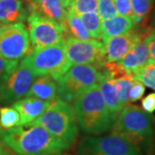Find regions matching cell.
Masks as SVG:
<instances>
[{
  "label": "cell",
  "mask_w": 155,
  "mask_h": 155,
  "mask_svg": "<svg viewBox=\"0 0 155 155\" xmlns=\"http://www.w3.org/2000/svg\"><path fill=\"white\" fill-rule=\"evenodd\" d=\"M97 12L99 16L101 22L117 16L113 0H97Z\"/></svg>",
  "instance_id": "obj_25"
},
{
  "label": "cell",
  "mask_w": 155,
  "mask_h": 155,
  "mask_svg": "<svg viewBox=\"0 0 155 155\" xmlns=\"http://www.w3.org/2000/svg\"><path fill=\"white\" fill-rule=\"evenodd\" d=\"M35 78V76L29 69L18 64L11 75L0 84L2 103L9 104L26 97Z\"/></svg>",
  "instance_id": "obj_11"
},
{
  "label": "cell",
  "mask_w": 155,
  "mask_h": 155,
  "mask_svg": "<svg viewBox=\"0 0 155 155\" xmlns=\"http://www.w3.org/2000/svg\"><path fill=\"white\" fill-rule=\"evenodd\" d=\"M144 38L138 41L122 59L116 62L131 73L151 61L148 48L145 42Z\"/></svg>",
  "instance_id": "obj_14"
},
{
  "label": "cell",
  "mask_w": 155,
  "mask_h": 155,
  "mask_svg": "<svg viewBox=\"0 0 155 155\" xmlns=\"http://www.w3.org/2000/svg\"><path fill=\"white\" fill-rule=\"evenodd\" d=\"M154 0H131L134 21L136 25L142 22L153 9Z\"/></svg>",
  "instance_id": "obj_24"
},
{
  "label": "cell",
  "mask_w": 155,
  "mask_h": 155,
  "mask_svg": "<svg viewBox=\"0 0 155 155\" xmlns=\"http://www.w3.org/2000/svg\"><path fill=\"white\" fill-rule=\"evenodd\" d=\"M54 155H67V154H62V153H59V154H54Z\"/></svg>",
  "instance_id": "obj_38"
},
{
  "label": "cell",
  "mask_w": 155,
  "mask_h": 155,
  "mask_svg": "<svg viewBox=\"0 0 155 155\" xmlns=\"http://www.w3.org/2000/svg\"><path fill=\"white\" fill-rule=\"evenodd\" d=\"M61 3L63 4L64 7H65V8L67 10V9L70 7V5H71V4H72L73 0H61Z\"/></svg>",
  "instance_id": "obj_33"
},
{
  "label": "cell",
  "mask_w": 155,
  "mask_h": 155,
  "mask_svg": "<svg viewBox=\"0 0 155 155\" xmlns=\"http://www.w3.org/2000/svg\"><path fill=\"white\" fill-rule=\"evenodd\" d=\"M31 50L28 31L23 22L5 24L0 30V56L19 61Z\"/></svg>",
  "instance_id": "obj_10"
},
{
  "label": "cell",
  "mask_w": 155,
  "mask_h": 155,
  "mask_svg": "<svg viewBox=\"0 0 155 155\" xmlns=\"http://www.w3.org/2000/svg\"><path fill=\"white\" fill-rule=\"evenodd\" d=\"M21 117L18 111L13 107L0 108V127L3 130L20 126Z\"/></svg>",
  "instance_id": "obj_23"
},
{
  "label": "cell",
  "mask_w": 155,
  "mask_h": 155,
  "mask_svg": "<svg viewBox=\"0 0 155 155\" xmlns=\"http://www.w3.org/2000/svg\"><path fill=\"white\" fill-rule=\"evenodd\" d=\"M26 97H34L41 100L53 102L57 97L56 81L49 75L35 78Z\"/></svg>",
  "instance_id": "obj_18"
},
{
  "label": "cell",
  "mask_w": 155,
  "mask_h": 155,
  "mask_svg": "<svg viewBox=\"0 0 155 155\" xmlns=\"http://www.w3.org/2000/svg\"><path fill=\"white\" fill-rule=\"evenodd\" d=\"M144 41L147 46L151 61H155V32L151 31L148 34H147Z\"/></svg>",
  "instance_id": "obj_31"
},
{
  "label": "cell",
  "mask_w": 155,
  "mask_h": 155,
  "mask_svg": "<svg viewBox=\"0 0 155 155\" xmlns=\"http://www.w3.org/2000/svg\"><path fill=\"white\" fill-rule=\"evenodd\" d=\"M27 20L29 40L31 47L35 49L43 48L65 41L67 35L65 28L39 11L30 12Z\"/></svg>",
  "instance_id": "obj_8"
},
{
  "label": "cell",
  "mask_w": 155,
  "mask_h": 155,
  "mask_svg": "<svg viewBox=\"0 0 155 155\" xmlns=\"http://www.w3.org/2000/svg\"><path fill=\"white\" fill-rule=\"evenodd\" d=\"M19 1H21L22 4L27 7V10L29 13L34 11L35 0H19Z\"/></svg>",
  "instance_id": "obj_32"
},
{
  "label": "cell",
  "mask_w": 155,
  "mask_h": 155,
  "mask_svg": "<svg viewBox=\"0 0 155 155\" xmlns=\"http://www.w3.org/2000/svg\"><path fill=\"white\" fill-rule=\"evenodd\" d=\"M136 23L134 19L127 17L117 15L105 21L101 22L102 40L127 34L134 30Z\"/></svg>",
  "instance_id": "obj_16"
},
{
  "label": "cell",
  "mask_w": 155,
  "mask_h": 155,
  "mask_svg": "<svg viewBox=\"0 0 155 155\" xmlns=\"http://www.w3.org/2000/svg\"><path fill=\"white\" fill-rule=\"evenodd\" d=\"M101 69L91 65H73L56 81L57 98L71 103L87 89L97 84Z\"/></svg>",
  "instance_id": "obj_6"
},
{
  "label": "cell",
  "mask_w": 155,
  "mask_h": 155,
  "mask_svg": "<svg viewBox=\"0 0 155 155\" xmlns=\"http://www.w3.org/2000/svg\"><path fill=\"white\" fill-rule=\"evenodd\" d=\"M97 0H73L69 9H71L78 16L84 13L97 11Z\"/></svg>",
  "instance_id": "obj_26"
},
{
  "label": "cell",
  "mask_w": 155,
  "mask_h": 155,
  "mask_svg": "<svg viewBox=\"0 0 155 155\" xmlns=\"http://www.w3.org/2000/svg\"><path fill=\"white\" fill-rule=\"evenodd\" d=\"M6 148H7V147L5 145L3 142H0V155H5Z\"/></svg>",
  "instance_id": "obj_34"
},
{
  "label": "cell",
  "mask_w": 155,
  "mask_h": 155,
  "mask_svg": "<svg viewBox=\"0 0 155 155\" xmlns=\"http://www.w3.org/2000/svg\"><path fill=\"white\" fill-rule=\"evenodd\" d=\"M18 66V61L7 60L0 56V84L9 77Z\"/></svg>",
  "instance_id": "obj_27"
},
{
  "label": "cell",
  "mask_w": 155,
  "mask_h": 155,
  "mask_svg": "<svg viewBox=\"0 0 155 155\" xmlns=\"http://www.w3.org/2000/svg\"><path fill=\"white\" fill-rule=\"evenodd\" d=\"M155 25V24H154ZM153 32H155V27H154V28H153Z\"/></svg>",
  "instance_id": "obj_39"
},
{
  "label": "cell",
  "mask_w": 155,
  "mask_h": 155,
  "mask_svg": "<svg viewBox=\"0 0 155 155\" xmlns=\"http://www.w3.org/2000/svg\"><path fill=\"white\" fill-rule=\"evenodd\" d=\"M146 35L134 29L124 35L110 37L103 41L105 51L106 63H116L122 59L129 50Z\"/></svg>",
  "instance_id": "obj_12"
},
{
  "label": "cell",
  "mask_w": 155,
  "mask_h": 155,
  "mask_svg": "<svg viewBox=\"0 0 155 155\" xmlns=\"http://www.w3.org/2000/svg\"><path fill=\"white\" fill-rule=\"evenodd\" d=\"M153 62H154V63H155V61H153Z\"/></svg>",
  "instance_id": "obj_40"
},
{
  "label": "cell",
  "mask_w": 155,
  "mask_h": 155,
  "mask_svg": "<svg viewBox=\"0 0 155 155\" xmlns=\"http://www.w3.org/2000/svg\"><path fill=\"white\" fill-rule=\"evenodd\" d=\"M154 24H155V22H154Z\"/></svg>",
  "instance_id": "obj_42"
},
{
  "label": "cell",
  "mask_w": 155,
  "mask_h": 155,
  "mask_svg": "<svg viewBox=\"0 0 155 155\" xmlns=\"http://www.w3.org/2000/svg\"><path fill=\"white\" fill-rule=\"evenodd\" d=\"M134 79L140 81L148 88L155 91V63L150 61L147 65L132 72Z\"/></svg>",
  "instance_id": "obj_21"
},
{
  "label": "cell",
  "mask_w": 155,
  "mask_h": 155,
  "mask_svg": "<svg viewBox=\"0 0 155 155\" xmlns=\"http://www.w3.org/2000/svg\"><path fill=\"white\" fill-rule=\"evenodd\" d=\"M64 28L67 34L66 36H70L80 41H87L92 39L86 30L80 17L75 14L69 8L67 10Z\"/></svg>",
  "instance_id": "obj_20"
},
{
  "label": "cell",
  "mask_w": 155,
  "mask_h": 155,
  "mask_svg": "<svg viewBox=\"0 0 155 155\" xmlns=\"http://www.w3.org/2000/svg\"><path fill=\"white\" fill-rule=\"evenodd\" d=\"M142 110L146 112L152 114L155 111V92L150 93L141 100Z\"/></svg>",
  "instance_id": "obj_30"
},
{
  "label": "cell",
  "mask_w": 155,
  "mask_h": 155,
  "mask_svg": "<svg viewBox=\"0 0 155 155\" xmlns=\"http://www.w3.org/2000/svg\"><path fill=\"white\" fill-rule=\"evenodd\" d=\"M145 93V86L143 84L134 79L131 89L129 91V102L134 103L142 98Z\"/></svg>",
  "instance_id": "obj_29"
},
{
  "label": "cell",
  "mask_w": 155,
  "mask_h": 155,
  "mask_svg": "<svg viewBox=\"0 0 155 155\" xmlns=\"http://www.w3.org/2000/svg\"><path fill=\"white\" fill-rule=\"evenodd\" d=\"M5 155H20L18 153H16L15 152H13L12 150H11L10 148H6V152H5Z\"/></svg>",
  "instance_id": "obj_35"
},
{
  "label": "cell",
  "mask_w": 155,
  "mask_h": 155,
  "mask_svg": "<svg viewBox=\"0 0 155 155\" xmlns=\"http://www.w3.org/2000/svg\"><path fill=\"white\" fill-rule=\"evenodd\" d=\"M73 109L80 130L93 136L110 131L117 116L107 108L98 84L79 95L73 101Z\"/></svg>",
  "instance_id": "obj_3"
},
{
  "label": "cell",
  "mask_w": 155,
  "mask_h": 155,
  "mask_svg": "<svg viewBox=\"0 0 155 155\" xmlns=\"http://www.w3.org/2000/svg\"><path fill=\"white\" fill-rule=\"evenodd\" d=\"M20 64L29 69L35 77L49 75L55 81L72 65L66 55L65 41L43 48H32L22 58Z\"/></svg>",
  "instance_id": "obj_5"
},
{
  "label": "cell",
  "mask_w": 155,
  "mask_h": 155,
  "mask_svg": "<svg viewBox=\"0 0 155 155\" xmlns=\"http://www.w3.org/2000/svg\"><path fill=\"white\" fill-rule=\"evenodd\" d=\"M77 153L78 155H143L133 143L112 133L82 139L78 145Z\"/></svg>",
  "instance_id": "obj_7"
},
{
  "label": "cell",
  "mask_w": 155,
  "mask_h": 155,
  "mask_svg": "<svg viewBox=\"0 0 155 155\" xmlns=\"http://www.w3.org/2000/svg\"><path fill=\"white\" fill-rule=\"evenodd\" d=\"M52 102L41 100L34 97H25V98L16 101L12 107L15 108L21 117V125H28L36 120L48 110Z\"/></svg>",
  "instance_id": "obj_13"
},
{
  "label": "cell",
  "mask_w": 155,
  "mask_h": 155,
  "mask_svg": "<svg viewBox=\"0 0 155 155\" xmlns=\"http://www.w3.org/2000/svg\"><path fill=\"white\" fill-rule=\"evenodd\" d=\"M5 26V24H4V23H2V22H0V30L2 29V28H4Z\"/></svg>",
  "instance_id": "obj_36"
},
{
  "label": "cell",
  "mask_w": 155,
  "mask_h": 155,
  "mask_svg": "<svg viewBox=\"0 0 155 155\" xmlns=\"http://www.w3.org/2000/svg\"><path fill=\"white\" fill-rule=\"evenodd\" d=\"M0 137L8 148L20 155L59 154L72 147L43 127L30 124L3 130Z\"/></svg>",
  "instance_id": "obj_1"
},
{
  "label": "cell",
  "mask_w": 155,
  "mask_h": 155,
  "mask_svg": "<svg viewBox=\"0 0 155 155\" xmlns=\"http://www.w3.org/2000/svg\"><path fill=\"white\" fill-rule=\"evenodd\" d=\"M66 55L72 65H91L97 68L105 66V51L102 41L96 39L80 41L65 37Z\"/></svg>",
  "instance_id": "obj_9"
},
{
  "label": "cell",
  "mask_w": 155,
  "mask_h": 155,
  "mask_svg": "<svg viewBox=\"0 0 155 155\" xmlns=\"http://www.w3.org/2000/svg\"><path fill=\"white\" fill-rule=\"evenodd\" d=\"M45 128L48 132L70 145L76 142L78 125L73 107L69 103L54 100L48 110L30 123Z\"/></svg>",
  "instance_id": "obj_4"
},
{
  "label": "cell",
  "mask_w": 155,
  "mask_h": 155,
  "mask_svg": "<svg viewBox=\"0 0 155 155\" xmlns=\"http://www.w3.org/2000/svg\"><path fill=\"white\" fill-rule=\"evenodd\" d=\"M3 132V129H2V127H0V136H1V134Z\"/></svg>",
  "instance_id": "obj_37"
},
{
  "label": "cell",
  "mask_w": 155,
  "mask_h": 155,
  "mask_svg": "<svg viewBox=\"0 0 155 155\" xmlns=\"http://www.w3.org/2000/svg\"><path fill=\"white\" fill-rule=\"evenodd\" d=\"M117 15L134 19L131 0H113Z\"/></svg>",
  "instance_id": "obj_28"
},
{
  "label": "cell",
  "mask_w": 155,
  "mask_h": 155,
  "mask_svg": "<svg viewBox=\"0 0 155 155\" xmlns=\"http://www.w3.org/2000/svg\"><path fill=\"white\" fill-rule=\"evenodd\" d=\"M97 84L107 108L111 113L117 116L124 107L120 102L115 82L107 73L104 67L101 68V77Z\"/></svg>",
  "instance_id": "obj_15"
},
{
  "label": "cell",
  "mask_w": 155,
  "mask_h": 155,
  "mask_svg": "<svg viewBox=\"0 0 155 155\" xmlns=\"http://www.w3.org/2000/svg\"><path fill=\"white\" fill-rule=\"evenodd\" d=\"M28 12L19 0H0V22L4 24L23 22L28 17Z\"/></svg>",
  "instance_id": "obj_17"
},
{
  "label": "cell",
  "mask_w": 155,
  "mask_h": 155,
  "mask_svg": "<svg viewBox=\"0 0 155 155\" xmlns=\"http://www.w3.org/2000/svg\"><path fill=\"white\" fill-rule=\"evenodd\" d=\"M154 19H155V17H154Z\"/></svg>",
  "instance_id": "obj_41"
},
{
  "label": "cell",
  "mask_w": 155,
  "mask_h": 155,
  "mask_svg": "<svg viewBox=\"0 0 155 155\" xmlns=\"http://www.w3.org/2000/svg\"><path fill=\"white\" fill-rule=\"evenodd\" d=\"M86 30L92 39H102L101 20L97 11L84 13L79 16Z\"/></svg>",
  "instance_id": "obj_22"
},
{
  "label": "cell",
  "mask_w": 155,
  "mask_h": 155,
  "mask_svg": "<svg viewBox=\"0 0 155 155\" xmlns=\"http://www.w3.org/2000/svg\"><path fill=\"white\" fill-rule=\"evenodd\" d=\"M110 131L127 140L141 152L147 154L154 153V118L138 106H125L116 116Z\"/></svg>",
  "instance_id": "obj_2"
},
{
  "label": "cell",
  "mask_w": 155,
  "mask_h": 155,
  "mask_svg": "<svg viewBox=\"0 0 155 155\" xmlns=\"http://www.w3.org/2000/svg\"><path fill=\"white\" fill-rule=\"evenodd\" d=\"M35 11H39L43 16L54 20L64 28L67 9L61 0H35Z\"/></svg>",
  "instance_id": "obj_19"
}]
</instances>
